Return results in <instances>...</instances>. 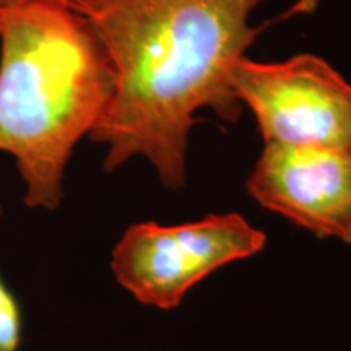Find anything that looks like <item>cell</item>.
Instances as JSON below:
<instances>
[{"label": "cell", "mask_w": 351, "mask_h": 351, "mask_svg": "<svg viewBox=\"0 0 351 351\" xmlns=\"http://www.w3.org/2000/svg\"><path fill=\"white\" fill-rule=\"evenodd\" d=\"M232 88L265 143L351 152V83L314 54L262 64L243 57Z\"/></svg>", "instance_id": "cell-4"}, {"label": "cell", "mask_w": 351, "mask_h": 351, "mask_svg": "<svg viewBox=\"0 0 351 351\" xmlns=\"http://www.w3.org/2000/svg\"><path fill=\"white\" fill-rule=\"evenodd\" d=\"M2 212L0 204V215ZM21 328L23 322L19 301L0 274V351H20Z\"/></svg>", "instance_id": "cell-6"}, {"label": "cell", "mask_w": 351, "mask_h": 351, "mask_svg": "<svg viewBox=\"0 0 351 351\" xmlns=\"http://www.w3.org/2000/svg\"><path fill=\"white\" fill-rule=\"evenodd\" d=\"M0 152L26 207L54 212L73 148L112 99V65L85 16L51 0L0 8Z\"/></svg>", "instance_id": "cell-2"}, {"label": "cell", "mask_w": 351, "mask_h": 351, "mask_svg": "<svg viewBox=\"0 0 351 351\" xmlns=\"http://www.w3.org/2000/svg\"><path fill=\"white\" fill-rule=\"evenodd\" d=\"M26 2H34V0H0V8H7V7H13V5H20V3H26ZM51 2H59L64 3L70 8H75L82 3L90 2V0H51Z\"/></svg>", "instance_id": "cell-7"}, {"label": "cell", "mask_w": 351, "mask_h": 351, "mask_svg": "<svg viewBox=\"0 0 351 351\" xmlns=\"http://www.w3.org/2000/svg\"><path fill=\"white\" fill-rule=\"evenodd\" d=\"M263 0H90L85 16L114 70L111 103L90 140L106 145L112 173L135 156L178 191L187 181L195 112L210 109L236 122L243 108L232 69L263 26L249 25Z\"/></svg>", "instance_id": "cell-1"}, {"label": "cell", "mask_w": 351, "mask_h": 351, "mask_svg": "<svg viewBox=\"0 0 351 351\" xmlns=\"http://www.w3.org/2000/svg\"><path fill=\"white\" fill-rule=\"evenodd\" d=\"M265 232L239 213L208 215L199 221L134 223L112 249L116 282L145 306L169 311L197 283L265 247Z\"/></svg>", "instance_id": "cell-3"}, {"label": "cell", "mask_w": 351, "mask_h": 351, "mask_svg": "<svg viewBox=\"0 0 351 351\" xmlns=\"http://www.w3.org/2000/svg\"><path fill=\"white\" fill-rule=\"evenodd\" d=\"M247 192L317 238L351 244V152L265 143Z\"/></svg>", "instance_id": "cell-5"}]
</instances>
